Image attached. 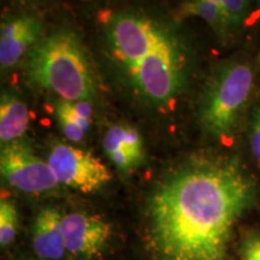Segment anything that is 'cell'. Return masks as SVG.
I'll return each instance as SVG.
<instances>
[{"instance_id": "obj_10", "label": "cell", "mask_w": 260, "mask_h": 260, "mask_svg": "<svg viewBox=\"0 0 260 260\" xmlns=\"http://www.w3.org/2000/svg\"><path fill=\"white\" fill-rule=\"evenodd\" d=\"M32 247L39 258L59 260L67 252L63 232V216L53 207L38 213L32 225Z\"/></svg>"}, {"instance_id": "obj_16", "label": "cell", "mask_w": 260, "mask_h": 260, "mask_svg": "<svg viewBox=\"0 0 260 260\" xmlns=\"http://www.w3.org/2000/svg\"><path fill=\"white\" fill-rule=\"evenodd\" d=\"M251 147L260 165V105L254 110L251 124Z\"/></svg>"}, {"instance_id": "obj_18", "label": "cell", "mask_w": 260, "mask_h": 260, "mask_svg": "<svg viewBox=\"0 0 260 260\" xmlns=\"http://www.w3.org/2000/svg\"><path fill=\"white\" fill-rule=\"evenodd\" d=\"M259 61H260V56H259Z\"/></svg>"}, {"instance_id": "obj_19", "label": "cell", "mask_w": 260, "mask_h": 260, "mask_svg": "<svg viewBox=\"0 0 260 260\" xmlns=\"http://www.w3.org/2000/svg\"><path fill=\"white\" fill-rule=\"evenodd\" d=\"M22 2H23V0H22Z\"/></svg>"}, {"instance_id": "obj_1", "label": "cell", "mask_w": 260, "mask_h": 260, "mask_svg": "<svg viewBox=\"0 0 260 260\" xmlns=\"http://www.w3.org/2000/svg\"><path fill=\"white\" fill-rule=\"evenodd\" d=\"M253 194V181L236 160L189 161L149 199L151 249L159 260H224L234 226Z\"/></svg>"}, {"instance_id": "obj_2", "label": "cell", "mask_w": 260, "mask_h": 260, "mask_svg": "<svg viewBox=\"0 0 260 260\" xmlns=\"http://www.w3.org/2000/svg\"><path fill=\"white\" fill-rule=\"evenodd\" d=\"M105 25L110 54L132 89L149 105L171 109L187 83L188 56L180 39L142 12H116Z\"/></svg>"}, {"instance_id": "obj_8", "label": "cell", "mask_w": 260, "mask_h": 260, "mask_svg": "<svg viewBox=\"0 0 260 260\" xmlns=\"http://www.w3.org/2000/svg\"><path fill=\"white\" fill-rule=\"evenodd\" d=\"M42 25L37 17L15 16L3 22L0 30V64L3 69L15 67L41 40Z\"/></svg>"}, {"instance_id": "obj_9", "label": "cell", "mask_w": 260, "mask_h": 260, "mask_svg": "<svg viewBox=\"0 0 260 260\" xmlns=\"http://www.w3.org/2000/svg\"><path fill=\"white\" fill-rule=\"evenodd\" d=\"M104 151L118 170L129 172L145 160V148L141 135L134 126L113 124L104 136Z\"/></svg>"}, {"instance_id": "obj_14", "label": "cell", "mask_w": 260, "mask_h": 260, "mask_svg": "<svg viewBox=\"0 0 260 260\" xmlns=\"http://www.w3.org/2000/svg\"><path fill=\"white\" fill-rule=\"evenodd\" d=\"M18 232V212L16 206L8 200L0 203V245L9 246Z\"/></svg>"}, {"instance_id": "obj_15", "label": "cell", "mask_w": 260, "mask_h": 260, "mask_svg": "<svg viewBox=\"0 0 260 260\" xmlns=\"http://www.w3.org/2000/svg\"><path fill=\"white\" fill-rule=\"evenodd\" d=\"M226 15L234 30L243 23L249 10V0H213Z\"/></svg>"}, {"instance_id": "obj_3", "label": "cell", "mask_w": 260, "mask_h": 260, "mask_svg": "<svg viewBox=\"0 0 260 260\" xmlns=\"http://www.w3.org/2000/svg\"><path fill=\"white\" fill-rule=\"evenodd\" d=\"M27 74L32 83L68 102L89 100L94 94L89 61L79 39L68 29L42 38L29 52Z\"/></svg>"}, {"instance_id": "obj_5", "label": "cell", "mask_w": 260, "mask_h": 260, "mask_svg": "<svg viewBox=\"0 0 260 260\" xmlns=\"http://www.w3.org/2000/svg\"><path fill=\"white\" fill-rule=\"evenodd\" d=\"M0 170L10 186L23 193H45L59 184L48 161L38 157L24 140L2 146Z\"/></svg>"}, {"instance_id": "obj_11", "label": "cell", "mask_w": 260, "mask_h": 260, "mask_svg": "<svg viewBox=\"0 0 260 260\" xmlns=\"http://www.w3.org/2000/svg\"><path fill=\"white\" fill-rule=\"evenodd\" d=\"M56 116L65 138L73 142L82 141L89 130L93 109L89 100L68 102L58 99Z\"/></svg>"}, {"instance_id": "obj_7", "label": "cell", "mask_w": 260, "mask_h": 260, "mask_svg": "<svg viewBox=\"0 0 260 260\" xmlns=\"http://www.w3.org/2000/svg\"><path fill=\"white\" fill-rule=\"evenodd\" d=\"M63 232L67 251L87 258L99 254L112 234L111 225L105 219L83 212L63 216Z\"/></svg>"}, {"instance_id": "obj_12", "label": "cell", "mask_w": 260, "mask_h": 260, "mask_svg": "<svg viewBox=\"0 0 260 260\" xmlns=\"http://www.w3.org/2000/svg\"><path fill=\"white\" fill-rule=\"evenodd\" d=\"M29 113L25 104L11 93H3L0 100V141L2 145L21 140L27 132Z\"/></svg>"}, {"instance_id": "obj_6", "label": "cell", "mask_w": 260, "mask_h": 260, "mask_svg": "<svg viewBox=\"0 0 260 260\" xmlns=\"http://www.w3.org/2000/svg\"><path fill=\"white\" fill-rule=\"evenodd\" d=\"M47 161L59 183L84 194L102 189L112 178L106 165L95 155L67 144L53 145Z\"/></svg>"}, {"instance_id": "obj_13", "label": "cell", "mask_w": 260, "mask_h": 260, "mask_svg": "<svg viewBox=\"0 0 260 260\" xmlns=\"http://www.w3.org/2000/svg\"><path fill=\"white\" fill-rule=\"evenodd\" d=\"M181 15L204 19L220 39H226L234 30L222 8L213 0H184Z\"/></svg>"}, {"instance_id": "obj_4", "label": "cell", "mask_w": 260, "mask_h": 260, "mask_svg": "<svg viewBox=\"0 0 260 260\" xmlns=\"http://www.w3.org/2000/svg\"><path fill=\"white\" fill-rule=\"evenodd\" d=\"M252 88L253 73L248 65L234 63L222 68L211 80L201 103L200 124L204 132L213 138H229Z\"/></svg>"}, {"instance_id": "obj_17", "label": "cell", "mask_w": 260, "mask_h": 260, "mask_svg": "<svg viewBox=\"0 0 260 260\" xmlns=\"http://www.w3.org/2000/svg\"><path fill=\"white\" fill-rule=\"evenodd\" d=\"M242 260H260V237L246 240L241 248Z\"/></svg>"}]
</instances>
